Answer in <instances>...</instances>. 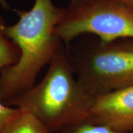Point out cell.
Returning <instances> with one entry per match:
<instances>
[{"instance_id":"1","label":"cell","mask_w":133,"mask_h":133,"mask_svg":"<svg viewBox=\"0 0 133 133\" xmlns=\"http://www.w3.org/2000/svg\"><path fill=\"white\" fill-rule=\"evenodd\" d=\"M15 11L19 19L7 25L5 33L18 47L20 56L0 73V98L6 104L35 85L43 67L64 44L56 34L64 8L52 0H35L29 10Z\"/></svg>"},{"instance_id":"2","label":"cell","mask_w":133,"mask_h":133,"mask_svg":"<svg viewBox=\"0 0 133 133\" xmlns=\"http://www.w3.org/2000/svg\"><path fill=\"white\" fill-rule=\"evenodd\" d=\"M96 98L78 81L70 50L63 44L42 79L8 105L34 115L50 133H60L88 121Z\"/></svg>"},{"instance_id":"3","label":"cell","mask_w":133,"mask_h":133,"mask_svg":"<svg viewBox=\"0 0 133 133\" xmlns=\"http://www.w3.org/2000/svg\"><path fill=\"white\" fill-rule=\"evenodd\" d=\"M70 58L78 81L96 98L133 86V38L98 39Z\"/></svg>"},{"instance_id":"4","label":"cell","mask_w":133,"mask_h":133,"mask_svg":"<svg viewBox=\"0 0 133 133\" xmlns=\"http://www.w3.org/2000/svg\"><path fill=\"white\" fill-rule=\"evenodd\" d=\"M56 34L68 49L84 34L105 42L133 38V8L118 0H70L64 8Z\"/></svg>"},{"instance_id":"5","label":"cell","mask_w":133,"mask_h":133,"mask_svg":"<svg viewBox=\"0 0 133 133\" xmlns=\"http://www.w3.org/2000/svg\"><path fill=\"white\" fill-rule=\"evenodd\" d=\"M89 121L133 132V86L96 98Z\"/></svg>"},{"instance_id":"6","label":"cell","mask_w":133,"mask_h":133,"mask_svg":"<svg viewBox=\"0 0 133 133\" xmlns=\"http://www.w3.org/2000/svg\"><path fill=\"white\" fill-rule=\"evenodd\" d=\"M2 133H50L48 128L30 113L21 110Z\"/></svg>"},{"instance_id":"7","label":"cell","mask_w":133,"mask_h":133,"mask_svg":"<svg viewBox=\"0 0 133 133\" xmlns=\"http://www.w3.org/2000/svg\"><path fill=\"white\" fill-rule=\"evenodd\" d=\"M6 26L5 20L0 14V73L16 64L20 56L18 47L6 35Z\"/></svg>"},{"instance_id":"8","label":"cell","mask_w":133,"mask_h":133,"mask_svg":"<svg viewBox=\"0 0 133 133\" xmlns=\"http://www.w3.org/2000/svg\"><path fill=\"white\" fill-rule=\"evenodd\" d=\"M60 133H133L119 132L104 124H96L92 121H86L67 129Z\"/></svg>"},{"instance_id":"9","label":"cell","mask_w":133,"mask_h":133,"mask_svg":"<svg viewBox=\"0 0 133 133\" xmlns=\"http://www.w3.org/2000/svg\"><path fill=\"white\" fill-rule=\"evenodd\" d=\"M20 112L21 110L19 108L6 104L0 98V133L2 132L6 126L17 117Z\"/></svg>"},{"instance_id":"10","label":"cell","mask_w":133,"mask_h":133,"mask_svg":"<svg viewBox=\"0 0 133 133\" xmlns=\"http://www.w3.org/2000/svg\"><path fill=\"white\" fill-rule=\"evenodd\" d=\"M0 7L4 10H11V7L9 5V2H8V0H0Z\"/></svg>"},{"instance_id":"11","label":"cell","mask_w":133,"mask_h":133,"mask_svg":"<svg viewBox=\"0 0 133 133\" xmlns=\"http://www.w3.org/2000/svg\"><path fill=\"white\" fill-rule=\"evenodd\" d=\"M118 1L133 8V0H118Z\"/></svg>"}]
</instances>
